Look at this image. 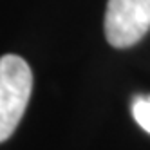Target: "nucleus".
I'll return each instance as SVG.
<instances>
[{"instance_id":"f257e3e1","label":"nucleus","mask_w":150,"mask_h":150,"mask_svg":"<svg viewBox=\"0 0 150 150\" xmlns=\"http://www.w3.org/2000/svg\"><path fill=\"white\" fill-rule=\"evenodd\" d=\"M33 91V72L16 54L0 58V143L13 136L27 109Z\"/></svg>"},{"instance_id":"f03ea898","label":"nucleus","mask_w":150,"mask_h":150,"mask_svg":"<svg viewBox=\"0 0 150 150\" xmlns=\"http://www.w3.org/2000/svg\"><path fill=\"white\" fill-rule=\"evenodd\" d=\"M150 29V0H109L105 11L107 42L127 49L141 40Z\"/></svg>"},{"instance_id":"7ed1b4c3","label":"nucleus","mask_w":150,"mask_h":150,"mask_svg":"<svg viewBox=\"0 0 150 150\" xmlns=\"http://www.w3.org/2000/svg\"><path fill=\"white\" fill-rule=\"evenodd\" d=\"M132 116L137 125L150 134V96H139L132 103Z\"/></svg>"}]
</instances>
